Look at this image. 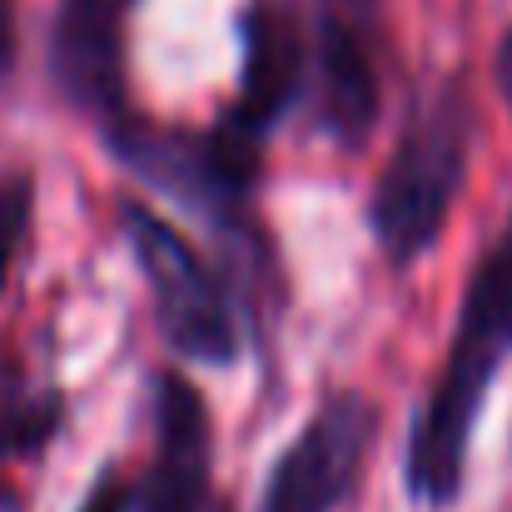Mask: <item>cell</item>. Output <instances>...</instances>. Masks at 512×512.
I'll return each instance as SVG.
<instances>
[{
  "instance_id": "obj_1",
  "label": "cell",
  "mask_w": 512,
  "mask_h": 512,
  "mask_svg": "<svg viewBox=\"0 0 512 512\" xmlns=\"http://www.w3.org/2000/svg\"><path fill=\"white\" fill-rule=\"evenodd\" d=\"M512 363V214L473 259L453 339L428 398L413 408L403 443V493L428 512H448L468 488L473 438L498 373Z\"/></svg>"
},
{
  "instance_id": "obj_2",
  "label": "cell",
  "mask_w": 512,
  "mask_h": 512,
  "mask_svg": "<svg viewBox=\"0 0 512 512\" xmlns=\"http://www.w3.org/2000/svg\"><path fill=\"white\" fill-rule=\"evenodd\" d=\"M110 160L189 219H199L219 249L239 264V284L249 304H264L279 289L274 244L259 224V179H264V140L214 120L209 130L189 125H155L145 115L100 135Z\"/></svg>"
},
{
  "instance_id": "obj_3",
  "label": "cell",
  "mask_w": 512,
  "mask_h": 512,
  "mask_svg": "<svg viewBox=\"0 0 512 512\" xmlns=\"http://www.w3.org/2000/svg\"><path fill=\"white\" fill-rule=\"evenodd\" d=\"M478 150V95L463 70L438 75L403 115V130L368 194V234L403 274L438 249Z\"/></svg>"
},
{
  "instance_id": "obj_4",
  "label": "cell",
  "mask_w": 512,
  "mask_h": 512,
  "mask_svg": "<svg viewBox=\"0 0 512 512\" xmlns=\"http://www.w3.org/2000/svg\"><path fill=\"white\" fill-rule=\"evenodd\" d=\"M120 234L150 294L160 339L184 363L234 368L244 358V329L234 309V279L150 199H120Z\"/></svg>"
},
{
  "instance_id": "obj_5",
  "label": "cell",
  "mask_w": 512,
  "mask_h": 512,
  "mask_svg": "<svg viewBox=\"0 0 512 512\" xmlns=\"http://www.w3.org/2000/svg\"><path fill=\"white\" fill-rule=\"evenodd\" d=\"M383 408L363 388H334L274 458L254 512H343L378 448Z\"/></svg>"
},
{
  "instance_id": "obj_6",
  "label": "cell",
  "mask_w": 512,
  "mask_h": 512,
  "mask_svg": "<svg viewBox=\"0 0 512 512\" xmlns=\"http://www.w3.org/2000/svg\"><path fill=\"white\" fill-rule=\"evenodd\" d=\"M314 130L339 150L358 155L383 120V0H314Z\"/></svg>"
},
{
  "instance_id": "obj_7",
  "label": "cell",
  "mask_w": 512,
  "mask_h": 512,
  "mask_svg": "<svg viewBox=\"0 0 512 512\" xmlns=\"http://www.w3.org/2000/svg\"><path fill=\"white\" fill-rule=\"evenodd\" d=\"M145 0H55L45 30V75L60 100L100 135L135 120L130 100V20Z\"/></svg>"
},
{
  "instance_id": "obj_8",
  "label": "cell",
  "mask_w": 512,
  "mask_h": 512,
  "mask_svg": "<svg viewBox=\"0 0 512 512\" xmlns=\"http://www.w3.org/2000/svg\"><path fill=\"white\" fill-rule=\"evenodd\" d=\"M314 75L309 20L294 0H244L239 5V80L224 105V125L264 140L304 105Z\"/></svg>"
},
{
  "instance_id": "obj_9",
  "label": "cell",
  "mask_w": 512,
  "mask_h": 512,
  "mask_svg": "<svg viewBox=\"0 0 512 512\" xmlns=\"http://www.w3.org/2000/svg\"><path fill=\"white\" fill-rule=\"evenodd\" d=\"M214 413L189 373L150 378V458L135 478V512H214Z\"/></svg>"
},
{
  "instance_id": "obj_10",
  "label": "cell",
  "mask_w": 512,
  "mask_h": 512,
  "mask_svg": "<svg viewBox=\"0 0 512 512\" xmlns=\"http://www.w3.org/2000/svg\"><path fill=\"white\" fill-rule=\"evenodd\" d=\"M65 418L70 403L60 383L30 378L15 358L0 363V473L45 458L65 433Z\"/></svg>"
},
{
  "instance_id": "obj_11",
  "label": "cell",
  "mask_w": 512,
  "mask_h": 512,
  "mask_svg": "<svg viewBox=\"0 0 512 512\" xmlns=\"http://www.w3.org/2000/svg\"><path fill=\"white\" fill-rule=\"evenodd\" d=\"M30 219H35V179L0 174V289L15 274V259L30 239Z\"/></svg>"
},
{
  "instance_id": "obj_12",
  "label": "cell",
  "mask_w": 512,
  "mask_h": 512,
  "mask_svg": "<svg viewBox=\"0 0 512 512\" xmlns=\"http://www.w3.org/2000/svg\"><path fill=\"white\" fill-rule=\"evenodd\" d=\"M75 512H135V478L120 463H105L95 483L85 488V498L75 503Z\"/></svg>"
},
{
  "instance_id": "obj_13",
  "label": "cell",
  "mask_w": 512,
  "mask_h": 512,
  "mask_svg": "<svg viewBox=\"0 0 512 512\" xmlns=\"http://www.w3.org/2000/svg\"><path fill=\"white\" fill-rule=\"evenodd\" d=\"M15 55H20V20H15V0H0V80L15 75Z\"/></svg>"
},
{
  "instance_id": "obj_14",
  "label": "cell",
  "mask_w": 512,
  "mask_h": 512,
  "mask_svg": "<svg viewBox=\"0 0 512 512\" xmlns=\"http://www.w3.org/2000/svg\"><path fill=\"white\" fill-rule=\"evenodd\" d=\"M493 80H498V95L512 115V25L498 35V50H493Z\"/></svg>"
},
{
  "instance_id": "obj_15",
  "label": "cell",
  "mask_w": 512,
  "mask_h": 512,
  "mask_svg": "<svg viewBox=\"0 0 512 512\" xmlns=\"http://www.w3.org/2000/svg\"><path fill=\"white\" fill-rule=\"evenodd\" d=\"M214 512H229V508H224V503H219V508H214Z\"/></svg>"
}]
</instances>
